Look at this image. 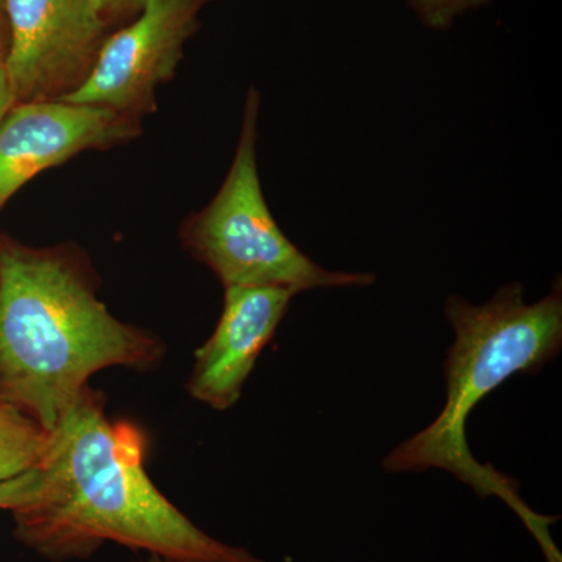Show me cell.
Instances as JSON below:
<instances>
[{
  "instance_id": "cell-1",
  "label": "cell",
  "mask_w": 562,
  "mask_h": 562,
  "mask_svg": "<svg viewBox=\"0 0 562 562\" xmlns=\"http://www.w3.org/2000/svg\"><path fill=\"white\" fill-rule=\"evenodd\" d=\"M146 450L143 431L111 420L101 392L85 387L49 431L38 492L13 512L18 538L52 561L111 541L179 562H262L179 512L151 482Z\"/></svg>"
},
{
  "instance_id": "cell-2",
  "label": "cell",
  "mask_w": 562,
  "mask_h": 562,
  "mask_svg": "<svg viewBox=\"0 0 562 562\" xmlns=\"http://www.w3.org/2000/svg\"><path fill=\"white\" fill-rule=\"evenodd\" d=\"M165 347L124 324L63 255L0 241V397L52 431L103 369H147Z\"/></svg>"
},
{
  "instance_id": "cell-3",
  "label": "cell",
  "mask_w": 562,
  "mask_h": 562,
  "mask_svg": "<svg viewBox=\"0 0 562 562\" xmlns=\"http://www.w3.org/2000/svg\"><path fill=\"white\" fill-rule=\"evenodd\" d=\"M446 317L454 339L446 360V406L424 430L406 439L382 462L384 472H425L439 469L452 473L476 494L498 497L527 525L550 562H561L546 519L522 501L517 483L491 464H482L469 449V416L475 406L517 373L541 372L562 349V284L538 302H525L520 283H508L483 305L461 295L446 301Z\"/></svg>"
},
{
  "instance_id": "cell-4",
  "label": "cell",
  "mask_w": 562,
  "mask_h": 562,
  "mask_svg": "<svg viewBox=\"0 0 562 562\" xmlns=\"http://www.w3.org/2000/svg\"><path fill=\"white\" fill-rule=\"evenodd\" d=\"M260 92L249 91L235 158L220 192L192 220L187 244L224 288L279 286L294 292L368 288L375 273L330 271L303 254L273 220L257 162Z\"/></svg>"
},
{
  "instance_id": "cell-5",
  "label": "cell",
  "mask_w": 562,
  "mask_h": 562,
  "mask_svg": "<svg viewBox=\"0 0 562 562\" xmlns=\"http://www.w3.org/2000/svg\"><path fill=\"white\" fill-rule=\"evenodd\" d=\"M5 70L16 102L47 101L90 72L105 20L92 0H2Z\"/></svg>"
},
{
  "instance_id": "cell-6",
  "label": "cell",
  "mask_w": 562,
  "mask_h": 562,
  "mask_svg": "<svg viewBox=\"0 0 562 562\" xmlns=\"http://www.w3.org/2000/svg\"><path fill=\"white\" fill-rule=\"evenodd\" d=\"M206 0H149L138 20L103 41L90 72L60 101L127 114L176 72Z\"/></svg>"
},
{
  "instance_id": "cell-7",
  "label": "cell",
  "mask_w": 562,
  "mask_h": 562,
  "mask_svg": "<svg viewBox=\"0 0 562 562\" xmlns=\"http://www.w3.org/2000/svg\"><path fill=\"white\" fill-rule=\"evenodd\" d=\"M127 114L57 101L18 102L0 124V209L36 173L135 133Z\"/></svg>"
},
{
  "instance_id": "cell-8",
  "label": "cell",
  "mask_w": 562,
  "mask_h": 562,
  "mask_svg": "<svg viewBox=\"0 0 562 562\" xmlns=\"http://www.w3.org/2000/svg\"><path fill=\"white\" fill-rule=\"evenodd\" d=\"M295 295L297 292L279 286L225 288L221 319L194 355L188 391L195 401L217 412L238 403Z\"/></svg>"
},
{
  "instance_id": "cell-9",
  "label": "cell",
  "mask_w": 562,
  "mask_h": 562,
  "mask_svg": "<svg viewBox=\"0 0 562 562\" xmlns=\"http://www.w3.org/2000/svg\"><path fill=\"white\" fill-rule=\"evenodd\" d=\"M49 442V431L0 397V483L38 469Z\"/></svg>"
},
{
  "instance_id": "cell-10",
  "label": "cell",
  "mask_w": 562,
  "mask_h": 562,
  "mask_svg": "<svg viewBox=\"0 0 562 562\" xmlns=\"http://www.w3.org/2000/svg\"><path fill=\"white\" fill-rule=\"evenodd\" d=\"M409 7L427 27L446 31L468 11L482 9L491 0H408Z\"/></svg>"
},
{
  "instance_id": "cell-11",
  "label": "cell",
  "mask_w": 562,
  "mask_h": 562,
  "mask_svg": "<svg viewBox=\"0 0 562 562\" xmlns=\"http://www.w3.org/2000/svg\"><path fill=\"white\" fill-rule=\"evenodd\" d=\"M41 472L38 469L9 480V482L0 483V509H20L27 505L35 497L40 490Z\"/></svg>"
},
{
  "instance_id": "cell-12",
  "label": "cell",
  "mask_w": 562,
  "mask_h": 562,
  "mask_svg": "<svg viewBox=\"0 0 562 562\" xmlns=\"http://www.w3.org/2000/svg\"><path fill=\"white\" fill-rule=\"evenodd\" d=\"M95 9L103 20L110 14L127 13V11L143 10L149 0H92Z\"/></svg>"
},
{
  "instance_id": "cell-13",
  "label": "cell",
  "mask_w": 562,
  "mask_h": 562,
  "mask_svg": "<svg viewBox=\"0 0 562 562\" xmlns=\"http://www.w3.org/2000/svg\"><path fill=\"white\" fill-rule=\"evenodd\" d=\"M16 103L13 91H11L9 77H7L5 68H0V124L3 117L9 113L11 106Z\"/></svg>"
},
{
  "instance_id": "cell-14",
  "label": "cell",
  "mask_w": 562,
  "mask_h": 562,
  "mask_svg": "<svg viewBox=\"0 0 562 562\" xmlns=\"http://www.w3.org/2000/svg\"><path fill=\"white\" fill-rule=\"evenodd\" d=\"M3 24H7L3 3L0 0V68H5L7 46L3 43Z\"/></svg>"
},
{
  "instance_id": "cell-15",
  "label": "cell",
  "mask_w": 562,
  "mask_h": 562,
  "mask_svg": "<svg viewBox=\"0 0 562 562\" xmlns=\"http://www.w3.org/2000/svg\"><path fill=\"white\" fill-rule=\"evenodd\" d=\"M143 562H179V561L169 560V558H162V557H160V554L150 553L149 557H147L146 560H144Z\"/></svg>"
}]
</instances>
